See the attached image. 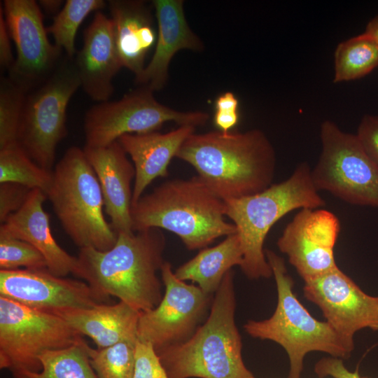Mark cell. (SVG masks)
Wrapping results in <instances>:
<instances>
[{
    "label": "cell",
    "mask_w": 378,
    "mask_h": 378,
    "mask_svg": "<svg viewBox=\"0 0 378 378\" xmlns=\"http://www.w3.org/2000/svg\"><path fill=\"white\" fill-rule=\"evenodd\" d=\"M117 234L107 251L80 248L74 274L107 300L113 296L141 312L152 309L164 295L158 274L164 262V234L159 228Z\"/></svg>",
    "instance_id": "1"
},
{
    "label": "cell",
    "mask_w": 378,
    "mask_h": 378,
    "mask_svg": "<svg viewBox=\"0 0 378 378\" xmlns=\"http://www.w3.org/2000/svg\"><path fill=\"white\" fill-rule=\"evenodd\" d=\"M176 158L190 164L197 176L223 201L258 193L272 185L274 148L266 134L220 130L192 134Z\"/></svg>",
    "instance_id": "2"
},
{
    "label": "cell",
    "mask_w": 378,
    "mask_h": 378,
    "mask_svg": "<svg viewBox=\"0 0 378 378\" xmlns=\"http://www.w3.org/2000/svg\"><path fill=\"white\" fill-rule=\"evenodd\" d=\"M224 201L197 176L164 182L143 195L131 208L132 230H167L190 250L207 247L237 232L225 220Z\"/></svg>",
    "instance_id": "3"
},
{
    "label": "cell",
    "mask_w": 378,
    "mask_h": 378,
    "mask_svg": "<svg viewBox=\"0 0 378 378\" xmlns=\"http://www.w3.org/2000/svg\"><path fill=\"white\" fill-rule=\"evenodd\" d=\"M234 272L230 270L214 295L205 321L186 341L156 353L169 378H250L241 355L234 319Z\"/></svg>",
    "instance_id": "4"
},
{
    "label": "cell",
    "mask_w": 378,
    "mask_h": 378,
    "mask_svg": "<svg viewBox=\"0 0 378 378\" xmlns=\"http://www.w3.org/2000/svg\"><path fill=\"white\" fill-rule=\"evenodd\" d=\"M225 215L237 228L243 253L240 266L250 279L270 278L272 269L263 249L271 227L295 209H318L326 204L307 162L300 164L286 180L249 196L224 201Z\"/></svg>",
    "instance_id": "5"
},
{
    "label": "cell",
    "mask_w": 378,
    "mask_h": 378,
    "mask_svg": "<svg viewBox=\"0 0 378 378\" xmlns=\"http://www.w3.org/2000/svg\"><path fill=\"white\" fill-rule=\"evenodd\" d=\"M265 253L276 284V307L267 319L249 320L244 326L245 331L253 337L273 341L285 349L290 363L288 378H301L304 356L312 351L348 358L354 344L340 336L327 321H318L310 314L293 293V281L284 259L271 250Z\"/></svg>",
    "instance_id": "6"
},
{
    "label": "cell",
    "mask_w": 378,
    "mask_h": 378,
    "mask_svg": "<svg viewBox=\"0 0 378 378\" xmlns=\"http://www.w3.org/2000/svg\"><path fill=\"white\" fill-rule=\"evenodd\" d=\"M60 223L80 248L107 251L118 234L104 218V199L97 175L84 150L69 148L52 170L46 193Z\"/></svg>",
    "instance_id": "7"
},
{
    "label": "cell",
    "mask_w": 378,
    "mask_h": 378,
    "mask_svg": "<svg viewBox=\"0 0 378 378\" xmlns=\"http://www.w3.org/2000/svg\"><path fill=\"white\" fill-rule=\"evenodd\" d=\"M79 87L74 57L65 55L53 73L27 94L18 143L48 171L53 170L57 146L67 134L66 108Z\"/></svg>",
    "instance_id": "8"
},
{
    "label": "cell",
    "mask_w": 378,
    "mask_h": 378,
    "mask_svg": "<svg viewBox=\"0 0 378 378\" xmlns=\"http://www.w3.org/2000/svg\"><path fill=\"white\" fill-rule=\"evenodd\" d=\"M85 341L57 314L0 296V368L12 374L41 370L43 353Z\"/></svg>",
    "instance_id": "9"
},
{
    "label": "cell",
    "mask_w": 378,
    "mask_h": 378,
    "mask_svg": "<svg viewBox=\"0 0 378 378\" xmlns=\"http://www.w3.org/2000/svg\"><path fill=\"white\" fill-rule=\"evenodd\" d=\"M320 137L321 152L312 169L317 190L354 205L378 208V164L367 155L356 134L325 120Z\"/></svg>",
    "instance_id": "10"
},
{
    "label": "cell",
    "mask_w": 378,
    "mask_h": 378,
    "mask_svg": "<svg viewBox=\"0 0 378 378\" xmlns=\"http://www.w3.org/2000/svg\"><path fill=\"white\" fill-rule=\"evenodd\" d=\"M153 92L141 86L120 100L92 106L84 119L85 146H106L124 134L158 131L167 122L196 127L209 119L204 111H180L167 106L157 101Z\"/></svg>",
    "instance_id": "11"
},
{
    "label": "cell",
    "mask_w": 378,
    "mask_h": 378,
    "mask_svg": "<svg viewBox=\"0 0 378 378\" xmlns=\"http://www.w3.org/2000/svg\"><path fill=\"white\" fill-rule=\"evenodd\" d=\"M164 286L159 304L141 312L137 341L150 343L155 351L189 339L211 307L214 295L194 284L178 279L171 264L164 261L161 270Z\"/></svg>",
    "instance_id": "12"
},
{
    "label": "cell",
    "mask_w": 378,
    "mask_h": 378,
    "mask_svg": "<svg viewBox=\"0 0 378 378\" xmlns=\"http://www.w3.org/2000/svg\"><path fill=\"white\" fill-rule=\"evenodd\" d=\"M1 5L17 50L8 77L29 92L53 73L62 59V50L48 40L36 1L4 0Z\"/></svg>",
    "instance_id": "13"
},
{
    "label": "cell",
    "mask_w": 378,
    "mask_h": 378,
    "mask_svg": "<svg viewBox=\"0 0 378 378\" xmlns=\"http://www.w3.org/2000/svg\"><path fill=\"white\" fill-rule=\"evenodd\" d=\"M304 295L322 311L326 321L354 344L363 328L378 330V296H371L338 267L304 282Z\"/></svg>",
    "instance_id": "14"
},
{
    "label": "cell",
    "mask_w": 378,
    "mask_h": 378,
    "mask_svg": "<svg viewBox=\"0 0 378 378\" xmlns=\"http://www.w3.org/2000/svg\"><path fill=\"white\" fill-rule=\"evenodd\" d=\"M340 230L331 211L302 209L285 227L277 246L305 282L337 267L334 250Z\"/></svg>",
    "instance_id": "15"
},
{
    "label": "cell",
    "mask_w": 378,
    "mask_h": 378,
    "mask_svg": "<svg viewBox=\"0 0 378 378\" xmlns=\"http://www.w3.org/2000/svg\"><path fill=\"white\" fill-rule=\"evenodd\" d=\"M0 296L49 312L90 308L108 301L86 282L56 276L47 268L0 270Z\"/></svg>",
    "instance_id": "16"
},
{
    "label": "cell",
    "mask_w": 378,
    "mask_h": 378,
    "mask_svg": "<svg viewBox=\"0 0 378 378\" xmlns=\"http://www.w3.org/2000/svg\"><path fill=\"white\" fill-rule=\"evenodd\" d=\"M74 63L80 87L90 99L99 103L108 101L114 90L113 78L123 66L112 20L101 11L96 12L85 30Z\"/></svg>",
    "instance_id": "17"
},
{
    "label": "cell",
    "mask_w": 378,
    "mask_h": 378,
    "mask_svg": "<svg viewBox=\"0 0 378 378\" xmlns=\"http://www.w3.org/2000/svg\"><path fill=\"white\" fill-rule=\"evenodd\" d=\"M152 4L158 24L155 51L135 82L155 92L166 85L170 62L178 51L200 52L204 46L187 22L183 0H153Z\"/></svg>",
    "instance_id": "18"
},
{
    "label": "cell",
    "mask_w": 378,
    "mask_h": 378,
    "mask_svg": "<svg viewBox=\"0 0 378 378\" xmlns=\"http://www.w3.org/2000/svg\"><path fill=\"white\" fill-rule=\"evenodd\" d=\"M85 156L94 169L102 192L105 211L117 232H131L134 164L118 141L104 146H85Z\"/></svg>",
    "instance_id": "19"
},
{
    "label": "cell",
    "mask_w": 378,
    "mask_h": 378,
    "mask_svg": "<svg viewBox=\"0 0 378 378\" xmlns=\"http://www.w3.org/2000/svg\"><path fill=\"white\" fill-rule=\"evenodd\" d=\"M195 127L180 125L166 133L158 131L146 134H127L118 141L129 155L135 169L132 205L143 195L151 182L168 175V167L183 142L195 132Z\"/></svg>",
    "instance_id": "20"
},
{
    "label": "cell",
    "mask_w": 378,
    "mask_h": 378,
    "mask_svg": "<svg viewBox=\"0 0 378 378\" xmlns=\"http://www.w3.org/2000/svg\"><path fill=\"white\" fill-rule=\"evenodd\" d=\"M46 198L41 190L32 189L24 205L10 215L0 229L31 244L45 258L48 271L64 277L74 274L77 258L69 254L54 239L49 215L43 209Z\"/></svg>",
    "instance_id": "21"
},
{
    "label": "cell",
    "mask_w": 378,
    "mask_h": 378,
    "mask_svg": "<svg viewBox=\"0 0 378 378\" xmlns=\"http://www.w3.org/2000/svg\"><path fill=\"white\" fill-rule=\"evenodd\" d=\"M107 4L122 66L136 78L144 71L146 55L157 40L151 10L141 0H110Z\"/></svg>",
    "instance_id": "22"
},
{
    "label": "cell",
    "mask_w": 378,
    "mask_h": 378,
    "mask_svg": "<svg viewBox=\"0 0 378 378\" xmlns=\"http://www.w3.org/2000/svg\"><path fill=\"white\" fill-rule=\"evenodd\" d=\"M70 326L93 340L98 349L122 342L136 343L141 312L120 301L85 309H64L54 312Z\"/></svg>",
    "instance_id": "23"
},
{
    "label": "cell",
    "mask_w": 378,
    "mask_h": 378,
    "mask_svg": "<svg viewBox=\"0 0 378 378\" xmlns=\"http://www.w3.org/2000/svg\"><path fill=\"white\" fill-rule=\"evenodd\" d=\"M243 261L238 234H230L215 246L204 248L174 271L180 280L190 281L205 293L214 295L225 274Z\"/></svg>",
    "instance_id": "24"
},
{
    "label": "cell",
    "mask_w": 378,
    "mask_h": 378,
    "mask_svg": "<svg viewBox=\"0 0 378 378\" xmlns=\"http://www.w3.org/2000/svg\"><path fill=\"white\" fill-rule=\"evenodd\" d=\"M88 343L48 351L39 357L41 370L12 374L13 378H98L90 361Z\"/></svg>",
    "instance_id": "25"
},
{
    "label": "cell",
    "mask_w": 378,
    "mask_h": 378,
    "mask_svg": "<svg viewBox=\"0 0 378 378\" xmlns=\"http://www.w3.org/2000/svg\"><path fill=\"white\" fill-rule=\"evenodd\" d=\"M334 59V82L362 78L378 66V43L364 32L340 43Z\"/></svg>",
    "instance_id": "26"
},
{
    "label": "cell",
    "mask_w": 378,
    "mask_h": 378,
    "mask_svg": "<svg viewBox=\"0 0 378 378\" xmlns=\"http://www.w3.org/2000/svg\"><path fill=\"white\" fill-rule=\"evenodd\" d=\"M52 179V171L38 165L19 145L0 149V183H17L46 194Z\"/></svg>",
    "instance_id": "27"
},
{
    "label": "cell",
    "mask_w": 378,
    "mask_h": 378,
    "mask_svg": "<svg viewBox=\"0 0 378 378\" xmlns=\"http://www.w3.org/2000/svg\"><path fill=\"white\" fill-rule=\"evenodd\" d=\"M103 0H67L55 15L52 23L46 28L55 40V45L65 51L66 55L74 57L75 38L78 29L92 12L105 8Z\"/></svg>",
    "instance_id": "28"
},
{
    "label": "cell",
    "mask_w": 378,
    "mask_h": 378,
    "mask_svg": "<svg viewBox=\"0 0 378 378\" xmlns=\"http://www.w3.org/2000/svg\"><path fill=\"white\" fill-rule=\"evenodd\" d=\"M28 91L8 76L0 82V149L18 145V133Z\"/></svg>",
    "instance_id": "29"
},
{
    "label": "cell",
    "mask_w": 378,
    "mask_h": 378,
    "mask_svg": "<svg viewBox=\"0 0 378 378\" xmlns=\"http://www.w3.org/2000/svg\"><path fill=\"white\" fill-rule=\"evenodd\" d=\"M136 343L122 342L103 349L88 345L90 364L97 377L133 378Z\"/></svg>",
    "instance_id": "30"
},
{
    "label": "cell",
    "mask_w": 378,
    "mask_h": 378,
    "mask_svg": "<svg viewBox=\"0 0 378 378\" xmlns=\"http://www.w3.org/2000/svg\"><path fill=\"white\" fill-rule=\"evenodd\" d=\"M47 268L43 255L31 244L0 229V270Z\"/></svg>",
    "instance_id": "31"
},
{
    "label": "cell",
    "mask_w": 378,
    "mask_h": 378,
    "mask_svg": "<svg viewBox=\"0 0 378 378\" xmlns=\"http://www.w3.org/2000/svg\"><path fill=\"white\" fill-rule=\"evenodd\" d=\"M133 378H169L150 343L136 342Z\"/></svg>",
    "instance_id": "32"
},
{
    "label": "cell",
    "mask_w": 378,
    "mask_h": 378,
    "mask_svg": "<svg viewBox=\"0 0 378 378\" xmlns=\"http://www.w3.org/2000/svg\"><path fill=\"white\" fill-rule=\"evenodd\" d=\"M31 190L29 187L17 183H0L1 225L10 215L18 211L24 205Z\"/></svg>",
    "instance_id": "33"
},
{
    "label": "cell",
    "mask_w": 378,
    "mask_h": 378,
    "mask_svg": "<svg viewBox=\"0 0 378 378\" xmlns=\"http://www.w3.org/2000/svg\"><path fill=\"white\" fill-rule=\"evenodd\" d=\"M239 101L231 92H225L215 102L216 112L214 115L215 126L223 132H228L239 121Z\"/></svg>",
    "instance_id": "34"
},
{
    "label": "cell",
    "mask_w": 378,
    "mask_h": 378,
    "mask_svg": "<svg viewBox=\"0 0 378 378\" xmlns=\"http://www.w3.org/2000/svg\"><path fill=\"white\" fill-rule=\"evenodd\" d=\"M356 136L367 155L378 164V115H365Z\"/></svg>",
    "instance_id": "35"
},
{
    "label": "cell",
    "mask_w": 378,
    "mask_h": 378,
    "mask_svg": "<svg viewBox=\"0 0 378 378\" xmlns=\"http://www.w3.org/2000/svg\"><path fill=\"white\" fill-rule=\"evenodd\" d=\"M314 371L319 377L368 378L360 376L358 370L349 371L345 368L342 359L332 356L319 360L315 365Z\"/></svg>",
    "instance_id": "36"
},
{
    "label": "cell",
    "mask_w": 378,
    "mask_h": 378,
    "mask_svg": "<svg viewBox=\"0 0 378 378\" xmlns=\"http://www.w3.org/2000/svg\"><path fill=\"white\" fill-rule=\"evenodd\" d=\"M10 36L5 21L3 8L0 6V66L2 71L11 69L15 59L11 50Z\"/></svg>",
    "instance_id": "37"
},
{
    "label": "cell",
    "mask_w": 378,
    "mask_h": 378,
    "mask_svg": "<svg viewBox=\"0 0 378 378\" xmlns=\"http://www.w3.org/2000/svg\"><path fill=\"white\" fill-rule=\"evenodd\" d=\"M38 4L41 9L48 14H52L60 9L64 1L61 0H41Z\"/></svg>",
    "instance_id": "38"
},
{
    "label": "cell",
    "mask_w": 378,
    "mask_h": 378,
    "mask_svg": "<svg viewBox=\"0 0 378 378\" xmlns=\"http://www.w3.org/2000/svg\"><path fill=\"white\" fill-rule=\"evenodd\" d=\"M364 32L378 43V15L369 21Z\"/></svg>",
    "instance_id": "39"
},
{
    "label": "cell",
    "mask_w": 378,
    "mask_h": 378,
    "mask_svg": "<svg viewBox=\"0 0 378 378\" xmlns=\"http://www.w3.org/2000/svg\"><path fill=\"white\" fill-rule=\"evenodd\" d=\"M250 378H255V377H254V376H253V377H250Z\"/></svg>",
    "instance_id": "40"
}]
</instances>
